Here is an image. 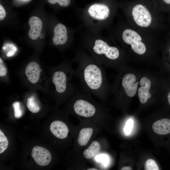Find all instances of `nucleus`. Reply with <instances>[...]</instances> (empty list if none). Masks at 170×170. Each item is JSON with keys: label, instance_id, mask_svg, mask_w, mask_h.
Segmentation results:
<instances>
[{"label": "nucleus", "instance_id": "1", "mask_svg": "<svg viewBox=\"0 0 170 170\" xmlns=\"http://www.w3.org/2000/svg\"><path fill=\"white\" fill-rule=\"evenodd\" d=\"M106 31L108 36L124 50L137 56H146L159 42L158 33L134 27L126 20L119 21Z\"/></svg>", "mask_w": 170, "mask_h": 170}, {"label": "nucleus", "instance_id": "2", "mask_svg": "<svg viewBox=\"0 0 170 170\" xmlns=\"http://www.w3.org/2000/svg\"><path fill=\"white\" fill-rule=\"evenodd\" d=\"M74 60L77 64L75 74L81 91L103 99L109 87L103 65L83 48L77 49Z\"/></svg>", "mask_w": 170, "mask_h": 170}, {"label": "nucleus", "instance_id": "3", "mask_svg": "<svg viewBox=\"0 0 170 170\" xmlns=\"http://www.w3.org/2000/svg\"><path fill=\"white\" fill-rule=\"evenodd\" d=\"M78 31L82 48L103 65L118 66L124 60V50L109 36L102 35L100 33L90 32L82 28Z\"/></svg>", "mask_w": 170, "mask_h": 170}, {"label": "nucleus", "instance_id": "4", "mask_svg": "<svg viewBox=\"0 0 170 170\" xmlns=\"http://www.w3.org/2000/svg\"><path fill=\"white\" fill-rule=\"evenodd\" d=\"M126 21L139 29L158 33L162 27V18L151 0H123L118 2Z\"/></svg>", "mask_w": 170, "mask_h": 170}, {"label": "nucleus", "instance_id": "5", "mask_svg": "<svg viewBox=\"0 0 170 170\" xmlns=\"http://www.w3.org/2000/svg\"><path fill=\"white\" fill-rule=\"evenodd\" d=\"M118 8L116 0H100L79 9L77 17L84 30L100 33L114 24Z\"/></svg>", "mask_w": 170, "mask_h": 170}, {"label": "nucleus", "instance_id": "6", "mask_svg": "<svg viewBox=\"0 0 170 170\" xmlns=\"http://www.w3.org/2000/svg\"><path fill=\"white\" fill-rule=\"evenodd\" d=\"M75 72L71 67L66 69H60L56 70L52 76V81L54 85L56 93L60 94L66 93H74L75 88L71 82L72 75L68 76L71 73Z\"/></svg>", "mask_w": 170, "mask_h": 170}, {"label": "nucleus", "instance_id": "7", "mask_svg": "<svg viewBox=\"0 0 170 170\" xmlns=\"http://www.w3.org/2000/svg\"><path fill=\"white\" fill-rule=\"evenodd\" d=\"M75 99L73 109L77 115L85 117L93 116L97 111V109L93 103L89 99L90 94L81 90L75 92Z\"/></svg>", "mask_w": 170, "mask_h": 170}, {"label": "nucleus", "instance_id": "8", "mask_svg": "<svg viewBox=\"0 0 170 170\" xmlns=\"http://www.w3.org/2000/svg\"><path fill=\"white\" fill-rule=\"evenodd\" d=\"M118 78L114 88L116 94H125L129 97L134 96L136 93L139 82H136V77L132 73L121 74Z\"/></svg>", "mask_w": 170, "mask_h": 170}, {"label": "nucleus", "instance_id": "9", "mask_svg": "<svg viewBox=\"0 0 170 170\" xmlns=\"http://www.w3.org/2000/svg\"><path fill=\"white\" fill-rule=\"evenodd\" d=\"M31 156L36 162L42 166L48 165L51 160V153L46 149L40 146H34L31 151Z\"/></svg>", "mask_w": 170, "mask_h": 170}, {"label": "nucleus", "instance_id": "10", "mask_svg": "<svg viewBox=\"0 0 170 170\" xmlns=\"http://www.w3.org/2000/svg\"><path fill=\"white\" fill-rule=\"evenodd\" d=\"M69 37L67 29L65 25L59 23L55 26L53 38V43L54 45H65L68 42Z\"/></svg>", "mask_w": 170, "mask_h": 170}, {"label": "nucleus", "instance_id": "11", "mask_svg": "<svg viewBox=\"0 0 170 170\" xmlns=\"http://www.w3.org/2000/svg\"><path fill=\"white\" fill-rule=\"evenodd\" d=\"M42 70L39 65L35 62H31L27 65L25 73L28 80L31 83H37L39 79L40 74Z\"/></svg>", "mask_w": 170, "mask_h": 170}, {"label": "nucleus", "instance_id": "12", "mask_svg": "<svg viewBox=\"0 0 170 170\" xmlns=\"http://www.w3.org/2000/svg\"><path fill=\"white\" fill-rule=\"evenodd\" d=\"M139 83L140 87L138 90V97L140 103L144 104L151 97L149 91L151 82L149 78L144 76L141 79Z\"/></svg>", "mask_w": 170, "mask_h": 170}, {"label": "nucleus", "instance_id": "13", "mask_svg": "<svg viewBox=\"0 0 170 170\" xmlns=\"http://www.w3.org/2000/svg\"><path fill=\"white\" fill-rule=\"evenodd\" d=\"M30 29L28 32L30 38L32 40H36L40 35L42 24L41 20L36 16L31 17L28 21Z\"/></svg>", "mask_w": 170, "mask_h": 170}, {"label": "nucleus", "instance_id": "14", "mask_svg": "<svg viewBox=\"0 0 170 170\" xmlns=\"http://www.w3.org/2000/svg\"><path fill=\"white\" fill-rule=\"evenodd\" d=\"M50 129L52 133L60 139L66 138L68 135L69 129L67 126L60 121H54L50 124Z\"/></svg>", "mask_w": 170, "mask_h": 170}, {"label": "nucleus", "instance_id": "15", "mask_svg": "<svg viewBox=\"0 0 170 170\" xmlns=\"http://www.w3.org/2000/svg\"><path fill=\"white\" fill-rule=\"evenodd\" d=\"M153 131L159 135H165L170 133V120L163 118L155 122L152 126Z\"/></svg>", "mask_w": 170, "mask_h": 170}, {"label": "nucleus", "instance_id": "16", "mask_svg": "<svg viewBox=\"0 0 170 170\" xmlns=\"http://www.w3.org/2000/svg\"><path fill=\"white\" fill-rule=\"evenodd\" d=\"M93 132L91 128H85L82 129L79 132L77 139L78 144L80 146L86 145L88 143Z\"/></svg>", "mask_w": 170, "mask_h": 170}, {"label": "nucleus", "instance_id": "17", "mask_svg": "<svg viewBox=\"0 0 170 170\" xmlns=\"http://www.w3.org/2000/svg\"><path fill=\"white\" fill-rule=\"evenodd\" d=\"M100 149V144L96 141H94L91 143L89 146L83 151V155L86 159L92 158L99 152Z\"/></svg>", "mask_w": 170, "mask_h": 170}, {"label": "nucleus", "instance_id": "18", "mask_svg": "<svg viewBox=\"0 0 170 170\" xmlns=\"http://www.w3.org/2000/svg\"><path fill=\"white\" fill-rule=\"evenodd\" d=\"M26 105L28 109L33 113H37L41 109L40 107L33 96H31L27 99Z\"/></svg>", "mask_w": 170, "mask_h": 170}, {"label": "nucleus", "instance_id": "19", "mask_svg": "<svg viewBox=\"0 0 170 170\" xmlns=\"http://www.w3.org/2000/svg\"><path fill=\"white\" fill-rule=\"evenodd\" d=\"M160 11L170 9V0H151Z\"/></svg>", "mask_w": 170, "mask_h": 170}, {"label": "nucleus", "instance_id": "20", "mask_svg": "<svg viewBox=\"0 0 170 170\" xmlns=\"http://www.w3.org/2000/svg\"><path fill=\"white\" fill-rule=\"evenodd\" d=\"M8 142L7 138L0 130V154L3 152L7 148Z\"/></svg>", "mask_w": 170, "mask_h": 170}, {"label": "nucleus", "instance_id": "21", "mask_svg": "<svg viewBox=\"0 0 170 170\" xmlns=\"http://www.w3.org/2000/svg\"><path fill=\"white\" fill-rule=\"evenodd\" d=\"M145 169L146 170H159L156 162L152 159H149L146 161L145 164Z\"/></svg>", "mask_w": 170, "mask_h": 170}, {"label": "nucleus", "instance_id": "22", "mask_svg": "<svg viewBox=\"0 0 170 170\" xmlns=\"http://www.w3.org/2000/svg\"><path fill=\"white\" fill-rule=\"evenodd\" d=\"M50 3L54 4L56 3L60 6L65 7L69 6L71 3V0H47Z\"/></svg>", "mask_w": 170, "mask_h": 170}, {"label": "nucleus", "instance_id": "23", "mask_svg": "<svg viewBox=\"0 0 170 170\" xmlns=\"http://www.w3.org/2000/svg\"><path fill=\"white\" fill-rule=\"evenodd\" d=\"M14 113V116L16 118L21 117L22 115V112L20 109V103L18 101H15L12 104Z\"/></svg>", "mask_w": 170, "mask_h": 170}, {"label": "nucleus", "instance_id": "24", "mask_svg": "<svg viewBox=\"0 0 170 170\" xmlns=\"http://www.w3.org/2000/svg\"><path fill=\"white\" fill-rule=\"evenodd\" d=\"M133 125V121L131 119H130L127 122L124 128V132L127 134L131 133Z\"/></svg>", "mask_w": 170, "mask_h": 170}, {"label": "nucleus", "instance_id": "25", "mask_svg": "<svg viewBox=\"0 0 170 170\" xmlns=\"http://www.w3.org/2000/svg\"><path fill=\"white\" fill-rule=\"evenodd\" d=\"M7 73V69L5 65L3 62L1 58H0V76L3 77L5 76Z\"/></svg>", "mask_w": 170, "mask_h": 170}, {"label": "nucleus", "instance_id": "26", "mask_svg": "<svg viewBox=\"0 0 170 170\" xmlns=\"http://www.w3.org/2000/svg\"><path fill=\"white\" fill-rule=\"evenodd\" d=\"M9 50L8 51L6 55L8 57H11L13 55L17 50V48L12 44H9Z\"/></svg>", "mask_w": 170, "mask_h": 170}, {"label": "nucleus", "instance_id": "27", "mask_svg": "<svg viewBox=\"0 0 170 170\" xmlns=\"http://www.w3.org/2000/svg\"><path fill=\"white\" fill-rule=\"evenodd\" d=\"M6 15V11L3 6L0 5V20H3Z\"/></svg>", "mask_w": 170, "mask_h": 170}, {"label": "nucleus", "instance_id": "28", "mask_svg": "<svg viewBox=\"0 0 170 170\" xmlns=\"http://www.w3.org/2000/svg\"><path fill=\"white\" fill-rule=\"evenodd\" d=\"M121 170H131V168L129 167H124L122 168Z\"/></svg>", "mask_w": 170, "mask_h": 170}, {"label": "nucleus", "instance_id": "29", "mask_svg": "<svg viewBox=\"0 0 170 170\" xmlns=\"http://www.w3.org/2000/svg\"><path fill=\"white\" fill-rule=\"evenodd\" d=\"M167 98L168 103L170 105V91L167 94Z\"/></svg>", "mask_w": 170, "mask_h": 170}, {"label": "nucleus", "instance_id": "30", "mask_svg": "<svg viewBox=\"0 0 170 170\" xmlns=\"http://www.w3.org/2000/svg\"><path fill=\"white\" fill-rule=\"evenodd\" d=\"M87 170H98V169L95 168H88Z\"/></svg>", "mask_w": 170, "mask_h": 170}, {"label": "nucleus", "instance_id": "31", "mask_svg": "<svg viewBox=\"0 0 170 170\" xmlns=\"http://www.w3.org/2000/svg\"><path fill=\"white\" fill-rule=\"evenodd\" d=\"M168 52H169V53L170 55V47H169V49H168Z\"/></svg>", "mask_w": 170, "mask_h": 170}]
</instances>
